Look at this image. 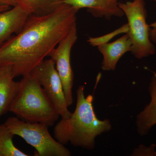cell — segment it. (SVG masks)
Returning a JSON list of instances; mask_svg holds the SVG:
<instances>
[{"mask_svg": "<svg viewBox=\"0 0 156 156\" xmlns=\"http://www.w3.org/2000/svg\"><path fill=\"white\" fill-rule=\"evenodd\" d=\"M78 11L63 3L50 14L30 15L22 30L0 47V65L11 66L14 78L29 75L76 25Z\"/></svg>", "mask_w": 156, "mask_h": 156, "instance_id": "1", "label": "cell"}, {"mask_svg": "<svg viewBox=\"0 0 156 156\" xmlns=\"http://www.w3.org/2000/svg\"><path fill=\"white\" fill-rule=\"evenodd\" d=\"M85 86L76 90L77 101L74 112L68 118H62L54 127L55 139L62 145L70 143L75 147L88 150L95 148V138L110 131L112 126L109 119H98L92 102L93 97H85Z\"/></svg>", "mask_w": 156, "mask_h": 156, "instance_id": "2", "label": "cell"}, {"mask_svg": "<svg viewBox=\"0 0 156 156\" xmlns=\"http://www.w3.org/2000/svg\"><path fill=\"white\" fill-rule=\"evenodd\" d=\"M9 112L20 119L54 126L60 116L43 87L33 77H23Z\"/></svg>", "mask_w": 156, "mask_h": 156, "instance_id": "3", "label": "cell"}, {"mask_svg": "<svg viewBox=\"0 0 156 156\" xmlns=\"http://www.w3.org/2000/svg\"><path fill=\"white\" fill-rule=\"evenodd\" d=\"M4 123L14 135L35 149L36 156H71L69 150L50 135L45 124L25 122L16 116L9 117Z\"/></svg>", "mask_w": 156, "mask_h": 156, "instance_id": "4", "label": "cell"}, {"mask_svg": "<svg viewBox=\"0 0 156 156\" xmlns=\"http://www.w3.org/2000/svg\"><path fill=\"white\" fill-rule=\"evenodd\" d=\"M128 20L127 32L131 42V52L137 59L155 53V47L150 39V27L147 22V11L144 0L119 3Z\"/></svg>", "mask_w": 156, "mask_h": 156, "instance_id": "5", "label": "cell"}, {"mask_svg": "<svg viewBox=\"0 0 156 156\" xmlns=\"http://www.w3.org/2000/svg\"><path fill=\"white\" fill-rule=\"evenodd\" d=\"M30 75L43 87L60 116L62 118L70 116L72 113L68 108L61 80L53 59H44L31 71Z\"/></svg>", "mask_w": 156, "mask_h": 156, "instance_id": "6", "label": "cell"}, {"mask_svg": "<svg viewBox=\"0 0 156 156\" xmlns=\"http://www.w3.org/2000/svg\"><path fill=\"white\" fill-rule=\"evenodd\" d=\"M77 37L76 25L49 55L50 58L55 62L56 70L61 79L68 107L73 102V87L74 74L71 65V52Z\"/></svg>", "mask_w": 156, "mask_h": 156, "instance_id": "7", "label": "cell"}, {"mask_svg": "<svg viewBox=\"0 0 156 156\" xmlns=\"http://www.w3.org/2000/svg\"><path fill=\"white\" fill-rule=\"evenodd\" d=\"M63 3L79 11L80 9H87L95 17H104L109 19L114 16L122 17L124 15L119 6L118 0H64Z\"/></svg>", "mask_w": 156, "mask_h": 156, "instance_id": "8", "label": "cell"}, {"mask_svg": "<svg viewBox=\"0 0 156 156\" xmlns=\"http://www.w3.org/2000/svg\"><path fill=\"white\" fill-rule=\"evenodd\" d=\"M30 14L17 5L0 12V47L9 40L11 35L22 30Z\"/></svg>", "mask_w": 156, "mask_h": 156, "instance_id": "9", "label": "cell"}, {"mask_svg": "<svg viewBox=\"0 0 156 156\" xmlns=\"http://www.w3.org/2000/svg\"><path fill=\"white\" fill-rule=\"evenodd\" d=\"M103 56L101 68L104 71L115 69L118 62L128 52H131V42L127 34L112 43H106L98 46Z\"/></svg>", "mask_w": 156, "mask_h": 156, "instance_id": "10", "label": "cell"}, {"mask_svg": "<svg viewBox=\"0 0 156 156\" xmlns=\"http://www.w3.org/2000/svg\"><path fill=\"white\" fill-rule=\"evenodd\" d=\"M11 66L0 65V119L9 112L19 90L20 81L14 80Z\"/></svg>", "mask_w": 156, "mask_h": 156, "instance_id": "11", "label": "cell"}, {"mask_svg": "<svg viewBox=\"0 0 156 156\" xmlns=\"http://www.w3.org/2000/svg\"><path fill=\"white\" fill-rule=\"evenodd\" d=\"M150 102L146 105L136 118L137 131L140 136H145L156 124V73L154 72L149 86Z\"/></svg>", "mask_w": 156, "mask_h": 156, "instance_id": "12", "label": "cell"}, {"mask_svg": "<svg viewBox=\"0 0 156 156\" xmlns=\"http://www.w3.org/2000/svg\"><path fill=\"white\" fill-rule=\"evenodd\" d=\"M64 0H17V5L30 15L42 16L56 11Z\"/></svg>", "mask_w": 156, "mask_h": 156, "instance_id": "13", "label": "cell"}, {"mask_svg": "<svg viewBox=\"0 0 156 156\" xmlns=\"http://www.w3.org/2000/svg\"><path fill=\"white\" fill-rule=\"evenodd\" d=\"M14 135L5 123L0 124V154L1 156H28L14 145Z\"/></svg>", "mask_w": 156, "mask_h": 156, "instance_id": "14", "label": "cell"}, {"mask_svg": "<svg viewBox=\"0 0 156 156\" xmlns=\"http://www.w3.org/2000/svg\"><path fill=\"white\" fill-rule=\"evenodd\" d=\"M155 144H152L150 147H146L140 145L139 147L134 149L132 156H156Z\"/></svg>", "mask_w": 156, "mask_h": 156, "instance_id": "15", "label": "cell"}, {"mask_svg": "<svg viewBox=\"0 0 156 156\" xmlns=\"http://www.w3.org/2000/svg\"><path fill=\"white\" fill-rule=\"evenodd\" d=\"M150 27V39L154 44H156V22L149 25Z\"/></svg>", "mask_w": 156, "mask_h": 156, "instance_id": "16", "label": "cell"}, {"mask_svg": "<svg viewBox=\"0 0 156 156\" xmlns=\"http://www.w3.org/2000/svg\"><path fill=\"white\" fill-rule=\"evenodd\" d=\"M17 0H0V5H7L14 7L17 5Z\"/></svg>", "mask_w": 156, "mask_h": 156, "instance_id": "17", "label": "cell"}, {"mask_svg": "<svg viewBox=\"0 0 156 156\" xmlns=\"http://www.w3.org/2000/svg\"><path fill=\"white\" fill-rule=\"evenodd\" d=\"M11 7L7 5H0V12L7 11L9 9H11Z\"/></svg>", "mask_w": 156, "mask_h": 156, "instance_id": "18", "label": "cell"}, {"mask_svg": "<svg viewBox=\"0 0 156 156\" xmlns=\"http://www.w3.org/2000/svg\"><path fill=\"white\" fill-rule=\"evenodd\" d=\"M0 156H1V154H0Z\"/></svg>", "mask_w": 156, "mask_h": 156, "instance_id": "19", "label": "cell"}]
</instances>
